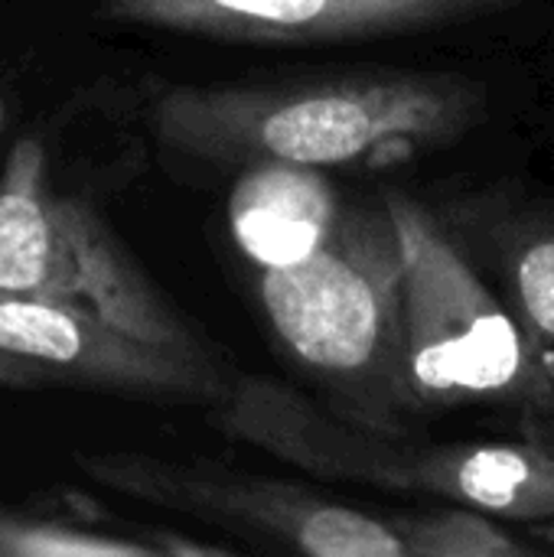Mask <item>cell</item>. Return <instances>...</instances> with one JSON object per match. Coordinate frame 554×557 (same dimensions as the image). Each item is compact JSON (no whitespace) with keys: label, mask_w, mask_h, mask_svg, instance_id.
<instances>
[{"label":"cell","mask_w":554,"mask_h":557,"mask_svg":"<svg viewBox=\"0 0 554 557\" xmlns=\"http://www.w3.org/2000/svg\"><path fill=\"white\" fill-rule=\"evenodd\" d=\"M490 88L464 72H353L294 82L170 85L157 140L225 166H392L483 124Z\"/></svg>","instance_id":"obj_1"},{"label":"cell","mask_w":554,"mask_h":557,"mask_svg":"<svg viewBox=\"0 0 554 557\" xmlns=\"http://www.w3.org/2000/svg\"><path fill=\"white\" fill-rule=\"evenodd\" d=\"M258 297L274 339L333 414L379 434H411L405 255L385 193L340 206L307 258L261 271Z\"/></svg>","instance_id":"obj_2"},{"label":"cell","mask_w":554,"mask_h":557,"mask_svg":"<svg viewBox=\"0 0 554 557\" xmlns=\"http://www.w3.org/2000/svg\"><path fill=\"white\" fill-rule=\"evenodd\" d=\"M209 418L219 434L313 480L457 503L526 525L554 519V444L532 434L451 444L392 437L268 375H235Z\"/></svg>","instance_id":"obj_3"},{"label":"cell","mask_w":554,"mask_h":557,"mask_svg":"<svg viewBox=\"0 0 554 557\" xmlns=\"http://www.w3.org/2000/svg\"><path fill=\"white\" fill-rule=\"evenodd\" d=\"M405 255V369L421 411H554V369L441 228L434 209L385 189Z\"/></svg>","instance_id":"obj_4"},{"label":"cell","mask_w":554,"mask_h":557,"mask_svg":"<svg viewBox=\"0 0 554 557\" xmlns=\"http://www.w3.org/2000/svg\"><path fill=\"white\" fill-rule=\"evenodd\" d=\"M0 297L85 307L144 339L212 352L111 225L52 186L36 134L20 137L0 170Z\"/></svg>","instance_id":"obj_5"},{"label":"cell","mask_w":554,"mask_h":557,"mask_svg":"<svg viewBox=\"0 0 554 557\" xmlns=\"http://www.w3.org/2000/svg\"><path fill=\"white\" fill-rule=\"evenodd\" d=\"M72 460L91 483L124 499L186 516L264 552L405 557L389 516H372L291 480L131 450H82Z\"/></svg>","instance_id":"obj_6"},{"label":"cell","mask_w":554,"mask_h":557,"mask_svg":"<svg viewBox=\"0 0 554 557\" xmlns=\"http://www.w3.org/2000/svg\"><path fill=\"white\" fill-rule=\"evenodd\" d=\"M232 379L216 352L144 339L85 307L0 297L3 388H75L150 405L216 408Z\"/></svg>","instance_id":"obj_7"},{"label":"cell","mask_w":554,"mask_h":557,"mask_svg":"<svg viewBox=\"0 0 554 557\" xmlns=\"http://www.w3.org/2000/svg\"><path fill=\"white\" fill-rule=\"evenodd\" d=\"M516 7L519 0H98V13L114 23L258 46L392 39Z\"/></svg>","instance_id":"obj_8"},{"label":"cell","mask_w":554,"mask_h":557,"mask_svg":"<svg viewBox=\"0 0 554 557\" xmlns=\"http://www.w3.org/2000/svg\"><path fill=\"white\" fill-rule=\"evenodd\" d=\"M447 238L554 369V196L496 180L431 206Z\"/></svg>","instance_id":"obj_9"},{"label":"cell","mask_w":554,"mask_h":557,"mask_svg":"<svg viewBox=\"0 0 554 557\" xmlns=\"http://www.w3.org/2000/svg\"><path fill=\"white\" fill-rule=\"evenodd\" d=\"M340 196L323 170L258 163L245 166L229 199L235 245L261 271L307 258L330 232Z\"/></svg>","instance_id":"obj_10"},{"label":"cell","mask_w":554,"mask_h":557,"mask_svg":"<svg viewBox=\"0 0 554 557\" xmlns=\"http://www.w3.org/2000/svg\"><path fill=\"white\" fill-rule=\"evenodd\" d=\"M235 555L229 545L180 539L167 529H104L0 503V557Z\"/></svg>","instance_id":"obj_11"},{"label":"cell","mask_w":554,"mask_h":557,"mask_svg":"<svg viewBox=\"0 0 554 557\" xmlns=\"http://www.w3.org/2000/svg\"><path fill=\"white\" fill-rule=\"evenodd\" d=\"M398 532L405 557H535L539 545L509 532L496 516L457 506L434 503L428 509H408L389 516Z\"/></svg>","instance_id":"obj_12"},{"label":"cell","mask_w":554,"mask_h":557,"mask_svg":"<svg viewBox=\"0 0 554 557\" xmlns=\"http://www.w3.org/2000/svg\"><path fill=\"white\" fill-rule=\"evenodd\" d=\"M516 428H519V434H532V437H542V441L554 444V411L516 418Z\"/></svg>","instance_id":"obj_13"},{"label":"cell","mask_w":554,"mask_h":557,"mask_svg":"<svg viewBox=\"0 0 554 557\" xmlns=\"http://www.w3.org/2000/svg\"><path fill=\"white\" fill-rule=\"evenodd\" d=\"M532 535H535L545 548H554V519L535 522V525H532Z\"/></svg>","instance_id":"obj_14"}]
</instances>
